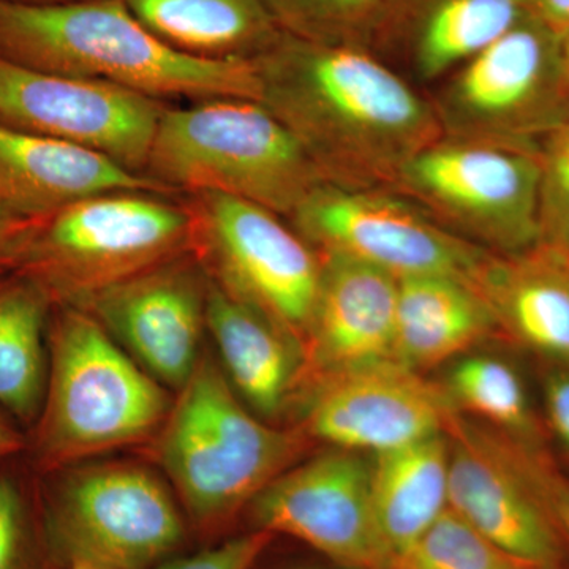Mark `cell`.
Instances as JSON below:
<instances>
[{"label":"cell","instance_id":"6da1fadb","mask_svg":"<svg viewBox=\"0 0 569 569\" xmlns=\"http://www.w3.org/2000/svg\"><path fill=\"white\" fill-rule=\"evenodd\" d=\"M253 63L260 102L323 182L391 189L400 170L441 137L429 96L376 51L282 33Z\"/></svg>","mask_w":569,"mask_h":569},{"label":"cell","instance_id":"7a4b0ae2","mask_svg":"<svg viewBox=\"0 0 569 569\" xmlns=\"http://www.w3.org/2000/svg\"><path fill=\"white\" fill-rule=\"evenodd\" d=\"M0 58L108 82L153 99L238 97L260 102L253 61H209L168 47L119 0H0Z\"/></svg>","mask_w":569,"mask_h":569},{"label":"cell","instance_id":"3957f363","mask_svg":"<svg viewBox=\"0 0 569 569\" xmlns=\"http://www.w3.org/2000/svg\"><path fill=\"white\" fill-rule=\"evenodd\" d=\"M160 429L157 456L190 531L206 545L230 537L238 516L293 466L307 441L305 430L277 429L254 417L208 358Z\"/></svg>","mask_w":569,"mask_h":569},{"label":"cell","instance_id":"277c9868","mask_svg":"<svg viewBox=\"0 0 569 569\" xmlns=\"http://www.w3.org/2000/svg\"><path fill=\"white\" fill-rule=\"evenodd\" d=\"M144 174L181 197L228 194L284 219L323 182L290 130L263 103L238 97L168 104Z\"/></svg>","mask_w":569,"mask_h":569},{"label":"cell","instance_id":"5b68a950","mask_svg":"<svg viewBox=\"0 0 569 569\" xmlns=\"http://www.w3.org/2000/svg\"><path fill=\"white\" fill-rule=\"evenodd\" d=\"M48 332L47 389L33 441L63 468L137 443L163 426L170 397L88 310L61 306Z\"/></svg>","mask_w":569,"mask_h":569},{"label":"cell","instance_id":"8992f818","mask_svg":"<svg viewBox=\"0 0 569 569\" xmlns=\"http://www.w3.org/2000/svg\"><path fill=\"white\" fill-rule=\"evenodd\" d=\"M192 250L182 197L121 190L74 201L37 224L18 274L52 305L80 306L97 291Z\"/></svg>","mask_w":569,"mask_h":569},{"label":"cell","instance_id":"52a82bcc","mask_svg":"<svg viewBox=\"0 0 569 569\" xmlns=\"http://www.w3.org/2000/svg\"><path fill=\"white\" fill-rule=\"evenodd\" d=\"M40 512L62 569H144L186 552L192 537L178 497L134 463L71 468L44 492Z\"/></svg>","mask_w":569,"mask_h":569},{"label":"cell","instance_id":"ba28073f","mask_svg":"<svg viewBox=\"0 0 569 569\" xmlns=\"http://www.w3.org/2000/svg\"><path fill=\"white\" fill-rule=\"evenodd\" d=\"M559 40L527 14L437 82L429 99L441 134L541 152L569 119Z\"/></svg>","mask_w":569,"mask_h":569},{"label":"cell","instance_id":"9c48e42d","mask_svg":"<svg viewBox=\"0 0 569 569\" xmlns=\"http://www.w3.org/2000/svg\"><path fill=\"white\" fill-rule=\"evenodd\" d=\"M391 190L488 252H519L541 239V152L441 134L400 170Z\"/></svg>","mask_w":569,"mask_h":569},{"label":"cell","instance_id":"30bf717a","mask_svg":"<svg viewBox=\"0 0 569 569\" xmlns=\"http://www.w3.org/2000/svg\"><path fill=\"white\" fill-rule=\"evenodd\" d=\"M182 200L192 219V252L209 279L302 346L320 288L321 254L263 206L220 193Z\"/></svg>","mask_w":569,"mask_h":569},{"label":"cell","instance_id":"8fae6325","mask_svg":"<svg viewBox=\"0 0 569 569\" xmlns=\"http://www.w3.org/2000/svg\"><path fill=\"white\" fill-rule=\"evenodd\" d=\"M287 220L318 253L355 258L397 279L447 274L471 280L488 253L391 189L320 182Z\"/></svg>","mask_w":569,"mask_h":569},{"label":"cell","instance_id":"7c38bea8","mask_svg":"<svg viewBox=\"0 0 569 569\" xmlns=\"http://www.w3.org/2000/svg\"><path fill=\"white\" fill-rule=\"evenodd\" d=\"M445 433L449 509L516 559L533 567H568L563 535L535 473L538 449L460 413Z\"/></svg>","mask_w":569,"mask_h":569},{"label":"cell","instance_id":"4fadbf2b","mask_svg":"<svg viewBox=\"0 0 569 569\" xmlns=\"http://www.w3.org/2000/svg\"><path fill=\"white\" fill-rule=\"evenodd\" d=\"M249 530L290 538L351 569L387 560L372 507V459L331 448L290 467L247 508Z\"/></svg>","mask_w":569,"mask_h":569},{"label":"cell","instance_id":"5bb4252c","mask_svg":"<svg viewBox=\"0 0 569 569\" xmlns=\"http://www.w3.org/2000/svg\"><path fill=\"white\" fill-rule=\"evenodd\" d=\"M168 103L108 84L48 73L0 58V123L86 146L144 174Z\"/></svg>","mask_w":569,"mask_h":569},{"label":"cell","instance_id":"9a60e30c","mask_svg":"<svg viewBox=\"0 0 569 569\" xmlns=\"http://www.w3.org/2000/svg\"><path fill=\"white\" fill-rule=\"evenodd\" d=\"M209 277L190 250L97 291L88 310L159 383L181 389L200 365Z\"/></svg>","mask_w":569,"mask_h":569},{"label":"cell","instance_id":"2e32d148","mask_svg":"<svg viewBox=\"0 0 569 569\" xmlns=\"http://www.w3.org/2000/svg\"><path fill=\"white\" fill-rule=\"evenodd\" d=\"M458 413L443 385L387 361L310 389L302 430L332 448L378 455L443 433Z\"/></svg>","mask_w":569,"mask_h":569},{"label":"cell","instance_id":"e0dca14e","mask_svg":"<svg viewBox=\"0 0 569 569\" xmlns=\"http://www.w3.org/2000/svg\"><path fill=\"white\" fill-rule=\"evenodd\" d=\"M321 254V280L302 351L301 387L396 361L397 277L342 254Z\"/></svg>","mask_w":569,"mask_h":569},{"label":"cell","instance_id":"ac0fdd59","mask_svg":"<svg viewBox=\"0 0 569 569\" xmlns=\"http://www.w3.org/2000/svg\"><path fill=\"white\" fill-rule=\"evenodd\" d=\"M121 190L181 197L102 152L0 123V208L7 212L44 219L82 198Z\"/></svg>","mask_w":569,"mask_h":569},{"label":"cell","instance_id":"d6986e66","mask_svg":"<svg viewBox=\"0 0 569 569\" xmlns=\"http://www.w3.org/2000/svg\"><path fill=\"white\" fill-rule=\"evenodd\" d=\"M471 282L498 337L569 369V252L538 241L512 253L488 252Z\"/></svg>","mask_w":569,"mask_h":569},{"label":"cell","instance_id":"ffe728a7","mask_svg":"<svg viewBox=\"0 0 569 569\" xmlns=\"http://www.w3.org/2000/svg\"><path fill=\"white\" fill-rule=\"evenodd\" d=\"M527 14V0H392L373 51L437 84Z\"/></svg>","mask_w":569,"mask_h":569},{"label":"cell","instance_id":"44dd1931","mask_svg":"<svg viewBox=\"0 0 569 569\" xmlns=\"http://www.w3.org/2000/svg\"><path fill=\"white\" fill-rule=\"evenodd\" d=\"M206 331L222 359L224 377L242 402L261 418L282 413L301 387V343L211 279Z\"/></svg>","mask_w":569,"mask_h":569},{"label":"cell","instance_id":"7402d4cb","mask_svg":"<svg viewBox=\"0 0 569 569\" xmlns=\"http://www.w3.org/2000/svg\"><path fill=\"white\" fill-rule=\"evenodd\" d=\"M498 337L496 320L473 282L447 274L397 279L395 359L430 369Z\"/></svg>","mask_w":569,"mask_h":569},{"label":"cell","instance_id":"603a6c76","mask_svg":"<svg viewBox=\"0 0 569 569\" xmlns=\"http://www.w3.org/2000/svg\"><path fill=\"white\" fill-rule=\"evenodd\" d=\"M168 47L209 61H253L282 32L263 0H119Z\"/></svg>","mask_w":569,"mask_h":569},{"label":"cell","instance_id":"cb8c5ba5","mask_svg":"<svg viewBox=\"0 0 569 569\" xmlns=\"http://www.w3.org/2000/svg\"><path fill=\"white\" fill-rule=\"evenodd\" d=\"M449 440L436 433L372 458V507L387 559L449 508Z\"/></svg>","mask_w":569,"mask_h":569},{"label":"cell","instance_id":"d4e9b609","mask_svg":"<svg viewBox=\"0 0 569 569\" xmlns=\"http://www.w3.org/2000/svg\"><path fill=\"white\" fill-rule=\"evenodd\" d=\"M51 305L31 277L11 272L0 279V406L22 422L37 421L43 406Z\"/></svg>","mask_w":569,"mask_h":569},{"label":"cell","instance_id":"484cf974","mask_svg":"<svg viewBox=\"0 0 569 569\" xmlns=\"http://www.w3.org/2000/svg\"><path fill=\"white\" fill-rule=\"evenodd\" d=\"M460 415H473L512 440L546 451L545 427L518 370L493 356H466L443 383Z\"/></svg>","mask_w":569,"mask_h":569},{"label":"cell","instance_id":"4316f807","mask_svg":"<svg viewBox=\"0 0 569 569\" xmlns=\"http://www.w3.org/2000/svg\"><path fill=\"white\" fill-rule=\"evenodd\" d=\"M277 28L296 39L373 51L392 0H263Z\"/></svg>","mask_w":569,"mask_h":569},{"label":"cell","instance_id":"83f0119b","mask_svg":"<svg viewBox=\"0 0 569 569\" xmlns=\"http://www.w3.org/2000/svg\"><path fill=\"white\" fill-rule=\"evenodd\" d=\"M447 509L413 542L389 556L380 569H531Z\"/></svg>","mask_w":569,"mask_h":569},{"label":"cell","instance_id":"f1b7e54d","mask_svg":"<svg viewBox=\"0 0 569 569\" xmlns=\"http://www.w3.org/2000/svg\"><path fill=\"white\" fill-rule=\"evenodd\" d=\"M0 569H62L52 556L39 508L20 486L0 477Z\"/></svg>","mask_w":569,"mask_h":569},{"label":"cell","instance_id":"f546056e","mask_svg":"<svg viewBox=\"0 0 569 569\" xmlns=\"http://www.w3.org/2000/svg\"><path fill=\"white\" fill-rule=\"evenodd\" d=\"M541 239L569 252V119L541 146Z\"/></svg>","mask_w":569,"mask_h":569},{"label":"cell","instance_id":"4dcf8cb0","mask_svg":"<svg viewBox=\"0 0 569 569\" xmlns=\"http://www.w3.org/2000/svg\"><path fill=\"white\" fill-rule=\"evenodd\" d=\"M274 539L264 531H242L144 569H252Z\"/></svg>","mask_w":569,"mask_h":569},{"label":"cell","instance_id":"1f68e13d","mask_svg":"<svg viewBox=\"0 0 569 569\" xmlns=\"http://www.w3.org/2000/svg\"><path fill=\"white\" fill-rule=\"evenodd\" d=\"M546 426L569 455V369L549 365L542 377Z\"/></svg>","mask_w":569,"mask_h":569},{"label":"cell","instance_id":"d6a6232c","mask_svg":"<svg viewBox=\"0 0 569 569\" xmlns=\"http://www.w3.org/2000/svg\"><path fill=\"white\" fill-rule=\"evenodd\" d=\"M533 467L563 535L569 568V478L556 467L548 452H537L533 456Z\"/></svg>","mask_w":569,"mask_h":569},{"label":"cell","instance_id":"836d02e7","mask_svg":"<svg viewBox=\"0 0 569 569\" xmlns=\"http://www.w3.org/2000/svg\"><path fill=\"white\" fill-rule=\"evenodd\" d=\"M41 219H26L0 208V276L14 272Z\"/></svg>","mask_w":569,"mask_h":569},{"label":"cell","instance_id":"e575fe53","mask_svg":"<svg viewBox=\"0 0 569 569\" xmlns=\"http://www.w3.org/2000/svg\"><path fill=\"white\" fill-rule=\"evenodd\" d=\"M527 11L559 36L569 29V0H527Z\"/></svg>","mask_w":569,"mask_h":569},{"label":"cell","instance_id":"d590c367","mask_svg":"<svg viewBox=\"0 0 569 569\" xmlns=\"http://www.w3.org/2000/svg\"><path fill=\"white\" fill-rule=\"evenodd\" d=\"M24 445L22 437L6 418L0 417V460L20 451Z\"/></svg>","mask_w":569,"mask_h":569},{"label":"cell","instance_id":"8d00e7d4","mask_svg":"<svg viewBox=\"0 0 569 569\" xmlns=\"http://www.w3.org/2000/svg\"><path fill=\"white\" fill-rule=\"evenodd\" d=\"M559 54H560V67L561 74H563L565 84L569 92V29L560 36L559 40Z\"/></svg>","mask_w":569,"mask_h":569},{"label":"cell","instance_id":"74e56055","mask_svg":"<svg viewBox=\"0 0 569 569\" xmlns=\"http://www.w3.org/2000/svg\"><path fill=\"white\" fill-rule=\"evenodd\" d=\"M282 569H351L347 567H342V565H337L335 561L326 559V563H296L290 565V567H284Z\"/></svg>","mask_w":569,"mask_h":569},{"label":"cell","instance_id":"f35d334b","mask_svg":"<svg viewBox=\"0 0 569 569\" xmlns=\"http://www.w3.org/2000/svg\"><path fill=\"white\" fill-rule=\"evenodd\" d=\"M10 2H20V3H61V2H70V0H10Z\"/></svg>","mask_w":569,"mask_h":569},{"label":"cell","instance_id":"ab89813d","mask_svg":"<svg viewBox=\"0 0 569 569\" xmlns=\"http://www.w3.org/2000/svg\"><path fill=\"white\" fill-rule=\"evenodd\" d=\"M531 569H569L568 567H537Z\"/></svg>","mask_w":569,"mask_h":569},{"label":"cell","instance_id":"60d3db41","mask_svg":"<svg viewBox=\"0 0 569 569\" xmlns=\"http://www.w3.org/2000/svg\"><path fill=\"white\" fill-rule=\"evenodd\" d=\"M69 569H89V568L81 567V565H74V567H71Z\"/></svg>","mask_w":569,"mask_h":569}]
</instances>
